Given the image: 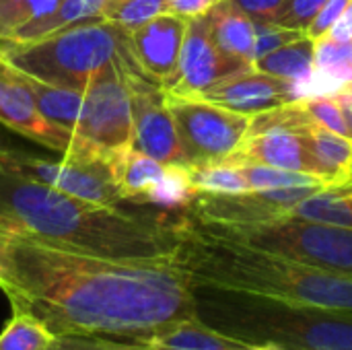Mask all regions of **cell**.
Returning a JSON list of instances; mask_svg holds the SVG:
<instances>
[{"label":"cell","mask_w":352,"mask_h":350,"mask_svg":"<svg viewBox=\"0 0 352 350\" xmlns=\"http://www.w3.org/2000/svg\"><path fill=\"white\" fill-rule=\"evenodd\" d=\"M177 233V262L192 285L352 311V278L217 237L182 208L169 210Z\"/></svg>","instance_id":"cell-3"},{"label":"cell","mask_w":352,"mask_h":350,"mask_svg":"<svg viewBox=\"0 0 352 350\" xmlns=\"http://www.w3.org/2000/svg\"><path fill=\"white\" fill-rule=\"evenodd\" d=\"M0 124L68 159H101L76 132L47 122L21 80L19 72L0 58ZM105 161V159H103ZM109 163V161H107Z\"/></svg>","instance_id":"cell-11"},{"label":"cell","mask_w":352,"mask_h":350,"mask_svg":"<svg viewBox=\"0 0 352 350\" xmlns=\"http://www.w3.org/2000/svg\"><path fill=\"white\" fill-rule=\"evenodd\" d=\"M0 291L56 336L134 340L198 320L192 281L175 258L122 260L39 239L0 217Z\"/></svg>","instance_id":"cell-1"},{"label":"cell","mask_w":352,"mask_h":350,"mask_svg":"<svg viewBox=\"0 0 352 350\" xmlns=\"http://www.w3.org/2000/svg\"><path fill=\"white\" fill-rule=\"evenodd\" d=\"M58 2L60 0H0V39L10 37L25 23L45 17Z\"/></svg>","instance_id":"cell-30"},{"label":"cell","mask_w":352,"mask_h":350,"mask_svg":"<svg viewBox=\"0 0 352 350\" xmlns=\"http://www.w3.org/2000/svg\"><path fill=\"white\" fill-rule=\"evenodd\" d=\"M210 35L217 41V45L250 66L256 62V31H254V21L239 10L231 0H219L217 4L210 6L206 12Z\"/></svg>","instance_id":"cell-16"},{"label":"cell","mask_w":352,"mask_h":350,"mask_svg":"<svg viewBox=\"0 0 352 350\" xmlns=\"http://www.w3.org/2000/svg\"><path fill=\"white\" fill-rule=\"evenodd\" d=\"M196 318L239 344L352 350V311L192 285Z\"/></svg>","instance_id":"cell-4"},{"label":"cell","mask_w":352,"mask_h":350,"mask_svg":"<svg viewBox=\"0 0 352 350\" xmlns=\"http://www.w3.org/2000/svg\"><path fill=\"white\" fill-rule=\"evenodd\" d=\"M248 62L225 54L210 35L206 12L188 19V29L179 56V74L173 89L165 93L175 95H200L212 85L229 78L237 72L250 70Z\"/></svg>","instance_id":"cell-13"},{"label":"cell","mask_w":352,"mask_h":350,"mask_svg":"<svg viewBox=\"0 0 352 350\" xmlns=\"http://www.w3.org/2000/svg\"><path fill=\"white\" fill-rule=\"evenodd\" d=\"M169 2V10L182 17H198L210 10L212 4H217L219 0H167Z\"/></svg>","instance_id":"cell-36"},{"label":"cell","mask_w":352,"mask_h":350,"mask_svg":"<svg viewBox=\"0 0 352 350\" xmlns=\"http://www.w3.org/2000/svg\"><path fill=\"white\" fill-rule=\"evenodd\" d=\"M19 151H29V146L25 142H21V134H16L14 130L0 124V157H4L8 153H19Z\"/></svg>","instance_id":"cell-37"},{"label":"cell","mask_w":352,"mask_h":350,"mask_svg":"<svg viewBox=\"0 0 352 350\" xmlns=\"http://www.w3.org/2000/svg\"><path fill=\"white\" fill-rule=\"evenodd\" d=\"M190 179L196 192H210V194H241L250 192L245 177L239 173L237 167L229 163H200L188 165Z\"/></svg>","instance_id":"cell-26"},{"label":"cell","mask_w":352,"mask_h":350,"mask_svg":"<svg viewBox=\"0 0 352 350\" xmlns=\"http://www.w3.org/2000/svg\"><path fill=\"white\" fill-rule=\"evenodd\" d=\"M351 85H352V80H351Z\"/></svg>","instance_id":"cell-41"},{"label":"cell","mask_w":352,"mask_h":350,"mask_svg":"<svg viewBox=\"0 0 352 350\" xmlns=\"http://www.w3.org/2000/svg\"><path fill=\"white\" fill-rule=\"evenodd\" d=\"M0 217L39 239L107 258H175L179 245L169 210L132 212L105 206L2 169Z\"/></svg>","instance_id":"cell-2"},{"label":"cell","mask_w":352,"mask_h":350,"mask_svg":"<svg viewBox=\"0 0 352 350\" xmlns=\"http://www.w3.org/2000/svg\"><path fill=\"white\" fill-rule=\"evenodd\" d=\"M0 169L89 202L122 204L116 169L103 159H47L31 151H19L0 157Z\"/></svg>","instance_id":"cell-10"},{"label":"cell","mask_w":352,"mask_h":350,"mask_svg":"<svg viewBox=\"0 0 352 350\" xmlns=\"http://www.w3.org/2000/svg\"><path fill=\"white\" fill-rule=\"evenodd\" d=\"M128 350H148V349H144L142 344H138L136 340H130V344H128Z\"/></svg>","instance_id":"cell-40"},{"label":"cell","mask_w":352,"mask_h":350,"mask_svg":"<svg viewBox=\"0 0 352 350\" xmlns=\"http://www.w3.org/2000/svg\"><path fill=\"white\" fill-rule=\"evenodd\" d=\"M311 122L314 118L299 101L256 113L243 142L223 163L268 165L318 177L309 138Z\"/></svg>","instance_id":"cell-7"},{"label":"cell","mask_w":352,"mask_h":350,"mask_svg":"<svg viewBox=\"0 0 352 350\" xmlns=\"http://www.w3.org/2000/svg\"><path fill=\"white\" fill-rule=\"evenodd\" d=\"M289 215L352 229V182L316 192L299 202Z\"/></svg>","instance_id":"cell-21"},{"label":"cell","mask_w":352,"mask_h":350,"mask_svg":"<svg viewBox=\"0 0 352 350\" xmlns=\"http://www.w3.org/2000/svg\"><path fill=\"white\" fill-rule=\"evenodd\" d=\"M245 177L250 190H278L297 186H330L328 182L299 171H287L268 165H233Z\"/></svg>","instance_id":"cell-27"},{"label":"cell","mask_w":352,"mask_h":350,"mask_svg":"<svg viewBox=\"0 0 352 350\" xmlns=\"http://www.w3.org/2000/svg\"><path fill=\"white\" fill-rule=\"evenodd\" d=\"M233 350H287L280 349V347H274V344H241Z\"/></svg>","instance_id":"cell-39"},{"label":"cell","mask_w":352,"mask_h":350,"mask_svg":"<svg viewBox=\"0 0 352 350\" xmlns=\"http://www.w3.org/2000/svg\"><path fill=\"white\" fill-rule=\"evenodd\" d=\"M134 340L148 350H233L241 347L198 320L169 324Z\"/></svg>","instance_id":"cell-17"},{"label":"cell","mask_w":352,"mask_h":350,"mask_svg":"<svg viewBox=\"0 0 352 350\" xmlns=\"http://www.w3.org/2000/svg\"><path fill=\"white\" fill-rule=\"evenodd\" d=\"M239 10H243L252 21L272 23L287 6L289 0H231Z\"/></svg>","instance_id":"cell-35"},{"label":"cell","mask_w":352,"mask_h":350,"mask_svg":"<svg viewBox=\"0 0 352 350\" xmlns=\"http://www.w3.org/2000/svg\"><path fill=\"white\" fill-rule=\"evenodd\" d=\"M188 165L219 163L243 142L252 116L206 101L200 95L165 93Z\"/></svg>","instance_id":"cell-9"},{"label":"cell","mask_w":352,"mask_h":350,"mask_svg":"<svg viewBox=\"0 0 352 350\" xmlns=\"http://www.w3.org/2000/svg\"><path fill=\"white\" fill-rule=\"evenodd\" d=\"M316 70L351 85L352 80V41H336L328 35L314 41Z\"/></svg>","instance_id":"cell-28"},{"label":"cell","mask_w":352,"mask_h":350,"mask_svg":"<svg viewBox=\"0 0 352 350\" xmlns=\"http://www.w3.org/2000/svg\"><path fill=\"white\" fill-rule=\"evenodd\" d=\"M107 6H109V0H60L52 12H47L41 19L25 23L6 39L33 41V39L45 37V35H52L56 31L68 29L72 25L85 23V21L105 19Z\"/></svg>","instance_id":"cell-18"},{"label":"cell","mask_w":352,"mask_h":350,"mask_svg":"<svg viewBox=\"0 0 352 350\" xmlns=\"http://www.w3.org/2000/svg\"><path fill=\"white\" fill-rule=\"evenodd\" d=\"M188 17L165 12L130 31V50L138 68L163 91L177 83Z\"/></svg>","instance_id":"cell-14"},{"label":"cell","mask_w":352,"mask_h":350,"mask_svg":"<svg viewBox=\"0 0 352 350\" xmlns=\"http://www.w3.org/2000/svg\"><path fill=\"white\" fill-rule=\"evenodd\" d=\"M254 68L278 78H287L293 83L307 80L316 70V54H314V41L305 35L297 41H291L264 58L254 62Z\"/></svg>","instance_id":"cell-22"},{"label":"cell","mask_w":352,"mask_h":350,"mask_svg":"<svg viewBox=\"0 0 352 350\" xmlns=\"http://www.w3.org/2000/svg\"><path fill=\"white\" fill-rule=\"evenodd\" d=\"M196 194L198 192L190 179L188 165H165L157 182L146 192L142 204L157 206L161 210H175L188 206Z\"/></svg>","instance_id":"cell-24"},{"label":"cell","mask_w":352,"mask_h":350,"mask_svg":"<svg viewBox=\"0 0 352 350\" xmlns=\"http://www.w3.org/2000/svg\"><path fill=\"white\" fill-rule=\"evenodd\" d=\"M334 99L338 101V105L342 109V116H344V122L349 128V138L352 140V85H346L342 91L334 93Z\"/></svg>","instance_id":"cell-38"},{"label":"cell","mask_w":352,"mask_h":350,"mask_svg":"<svg viewBox=\"0 0 352 350\" xmlns=\"http://www.w3.org/2000/svg\"><path fill=\"white\" fill-rule=\"evenodd\" d=\"M254 31H256V60L264 58L266 54H270L291 41L305 37V31H301V29L278 27V25L266 23V21H254Z\"/></svg>","instance_id":"cell-32"},{"label":"cell","mask_w":352,"mask_h":350,"mask_svg":"<svg viewBox=\"0 0 352 350\" xmlns=\"http://www.w3.org/2000/svg\"><path fill=\"white\" fill-rule=\"evenodd\" d=\"M299 103L314 118V122H318L320 126H324V128H328V130L349 138V128H346L342 109H340L338 101L334 99V95L305 97V99H299Z\"/></svg>","instance_id":"cell-31"},{"label":"cell","mask_w":352,"mask_h":350,"mask_svg":"<svg viewBox=\"0 0 352 350\" xmlns=\"http://www.w3.org/2000/svg\"><path fill=\"white\" fill-rule=\"evenodd\" d=\"M182 212L194 225L217 237L352 278V229L295 215H285L262 223H221L196 217L186 206Z\"/></svg>","instance_id":"cell-6"},{"label":"cell","mask_w":352,"mask_h":350,"mask_svg":"<svg viewBox=\"0 0 352 350\" xmlns=\"http://www.w3.org/2000/svg\"><path fill=\"white\" fill-rule=\"evenodd\" d=\"M0 58L41 83L78 93L105 70L136 64L130 33L107 19L85 21L33 41L0 39Z\"/></svg>","instance_id":"cell-5"},{"label":"cell","mask_w":352,"mask_h":350,"mask_svg":"<svg viewBox=\"0 0 352 350\" xmlns=\"http://www.w3.org/2000/svg\"><path fill=\"white\" fill-rule=\"evenodd\" d=\"M56 334L35 316L12 311L0 332V350H50Z\"/></svg>","instance_id":"cell-25"},{"label":"cell","mask_w":352,"mask_h":350,"mask_svg":"<svg viewBox=\"0 0 352 350\" xmlns=\"http://www.w3.org/2000/svg\"><path fill=\"white\" fill-rule=\"evenodd\" d=\"M326 0H289L285 10L272 21L278 27H289V29H301L305 31L320 8L324 6Z\"/></svg>","instance_id":"cell-33"},{"label":"cell","mask_w":352,"mask_h":350,"mask_svg":"<svg viewBox=\"0 0 352 350\" xmlns=\"http://www.w3.org/2000/svg\"><path fill=\"white\" fill-rule=\"evenodd\" d=\"M163 167V163L136 149L128 151L116 167L120 200L130 204H142L146 192L157 182Z\"/></svg>","instance_id":"cell-23"},{"label":"cell","mask_w":352,"mask_h":350,"mask_svg":"<svg viewBox=\"0 0 352 350\" xmlns=\"http://www.w3.org/2000/svg\"><path fill=\"white\" fill-rule=\"evenodd\" d=\"M16 72H19L21 80L25 83V87L29 89V93L35 101V107L47 122H52L60 128L72 130V132L78 130L80 118H82V103H85L82 93L41 83L21 70H16Z\"/></svg>","instance_id":"cell-19"},{"label":"cell","mask_w":352,"mask_h":350,"mask_svg":"<svg viewBox=\"0 0 352 350\" xmlns=\"http://www.w3.org/2000/svg\"><path fill=\"white\" fill-rule=\"evenodd\" d=\"M142 72L136 64H120L89 83L82 91V118L76 134L105 161L118 167L132 151V101L130 74Z\"/></svg>","instance_id":"cell-8"},{"label":"cell","mask_w":352,"mask_h":350,"mask_svg":"<svg viewBox=\"0 0 352 350\" xmlns=\"http://www.w3.org/2000/svg\"><path fill=\"white\" fill-rule=\"evenodd\" d=\"M206 101L243 116H256L293 101H299L297 83L278 78L256 68L237 72L200 93Z\"/></svg>","instance_id":"cell-15"},{"label":"cell","mask_w":352,"mask_h":350,"mask_svg":"<svg viewBox=\"0 0 352 350\" xmlns=\"http://www.w3.org/2000/svg\"><path fill=\"white\" fill-rule=\"evenodd\" d=\"M309 138H311V155H314L318 177L328 182L330 186L344 184V177H346L352 159L351 138L340 136V134L320 126L318 122H311Z\"/></svg>","instance_id":"cell-20"},{"label":"cell","mask_w":352,"mask_h":350,"mask_svg":"<svg viewBox=\"0 0 352 350\" xmlns=\"http://www.w3.org/2000/svg\"><path fill=\"white\" fill-rule=\"evenodd\" d=\"M132 146L163 165H188L165 91L142 72L130 74Z\"/></svg>","instance_id":"cell-12"},{"label":"cell","mask_w":352,"mask_h":350,"mask_svg":"<svg viewBox=\"0 0 352 350\" xmlns=\"http://www.w3.org/2000/svg\"><path fill=\"white\" fill-rule=\"evenodd\" d=\"M351 4V0H326L324 6L320 8V12L316 14V19L311 21V25L305 29V35L316 41L324 35H328V31L332 29V25L340 19V14L344 12V8Z\"/></svg>","instance_id":"cell-34"},{"label":"cell","mask_w":352,"mask_h":350,"mask_svg":"<svg viewBox=\"0 0 352 350\" xmlns=\"http://www.w3.org/2000/svg\"><path fill=\"white\" fill-rule=\"evenodd\" d=\"M165 12H171L167 0H109L105 19L130 33Z\"/></svg>","instance_id":"cell-29"}]
</instances>
